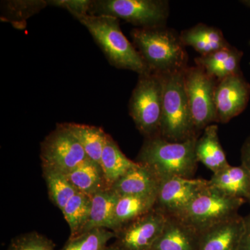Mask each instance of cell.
I'll return each mask as SVG.
<instances>
[{
  "label": "cell",
  "mask_w": 250,
  "mask_h": 250,
  "mask_svg": "<svg viewBox=\"0 0 250 250\" xmlns=\"http://www.w3.org/2000/svg\"><path fill=\"white\" fill-rule=\"evenodd\" d=\"M244 231V218L239 214L200 233L198 250H238Z\"/></svg>",
  "instance_id": "obj_14"
},
{
  "label": "cell",
  "mask_w": 250,
  "mask_h": 250,
  "mask_svg": "<svg viewBox=\"0 0 250 250\" xmlns=\"http://www.w3.org/2000/svg\"><path fill=\"white\" fill-rule=\"evenodd\" d=\"M180 37L186 47H192L200 56L208 55L230 45L220 29L202 23L182 31Z\"/></svg>",
  "instance_id": "obj_19"
},
{
  "label": "cell",
  "mask_w": 250,
  "mask_h": 250,
  "mask_svg": "<svg viewBox=\"0 0 250 250\" xmlns=\"http://www.w3.org/2000/svg\"><path fill=\"white\" fill-rule=\"evenodd\" d=\"M241 2L250 9V0H245V1H241Z\"/></svg>",
  "instance_id": "obj_33"
},
{
  "label": "cell",
  "mask_w": 250,
  "mask_h": 250,
  "mask_svg": "<svg viewBox=\"0 0 250 250\" xmlns=\"http://www.w3.org/2000/svg\"><path fill=\"white\" fill-rule=\"evenodd\" d=\"M104 250H121L119 248H118V246H116V245L114 244V243H113V244L110 245V246H108L107 248H106Z\"/></svg>",
  "instance_id": "obj_32"
},
{
  "label": "cell",
  "mask_w": 250,
  "mask_h": 250,
  "mask_svg": "<svg viewBox=\"0 0 250 250\" xmlns=\"http://www.w3.org/2000/svg\"><path fill=\"white\" fill-rule=\"evenodd\" d=\"M218 82L198 65L188 66L184 72L186 93L199 136L207 126L216 123L215 93Z\"/></svg>",
  "instance_id": "obj_8"
},
{
  "label": "cell",
  "mask_w": 250,
  "mask_h": 250,
  "mask_svg": "<svg viewBox=\"0 0 250 250\" xmlns=\"http://www.w3.org/2000/svg\"><path fill=\"white\" fill-rule=\"evenodd\" d=\"M74 17L88 29L112 65L139 75L150 72L137 49L123 34L119 20L89 14Z\"/></svg>",
  "instance_id": "obj_3"
},
{
  "label": "cell",
  "mask_w": 250,
  "mask_h": 250,
  "mask_svg": "<svg viewBox=\"0 0 250 250\" xmlns=\"http://www.w3.org/2000/svg\"><path fill=\"white\" fill-rule=\"evenodd\" d=\"M52 240L41 233L32 231L13 238L6 250H54Z\"/></svg>",
  "instance_id": "obj_28"
},
{
  "label": "cell",
  "mask_w": 250,
  "mask_h": 250,
  "mask_svg": "<svg viewBox=\"0 0 250 250\" xmlns=\"http://www.w3.org/2000/svg\"><path fill=\"white\" fill-rule=\"evenodd\" d=\"M197 139L183 142H170L161 136L146 139L137 162L149 167L161 182L174 177L191 179L198 167L195 154Z\"/></svg>",
  "instance_id": "obj_2"
},
{
  "label": "cell",
  "mask_w": 250,
  "mask_h": 250,
  "mask_svg": "<svg viewBox=\"0 0 250 250\" xmlns=\"http://www.w3.org/2000/svg\"><path fill=\"white\" fill-rule=\"evenodd\" d=\"M88 14L111 16L137 28L165 27L169 3L164 0H91Z\"/></svg>",
  "instance_id": "obj_6"
},
{
  "label": "cell",
  "mask_w": 250,
  "mask_h": 250,
  "mask_svg": "<svg viewBox=\"0 0 250 250\" xmlns=\"http://www.w3.org/2000/svg\"><path fill=\"white\" fill-rule=\"evenodd\" d=\"M89 158L73 135L62 125H57L41 143L42 170L68 174Z\"/></svg>",
  "instance_id": "obj_9"
},
{
  "label": "cell",
  "mask_w": 250,
  "mask_h": 250,
  "mask_svg": "<svg viewBox=\"0 0 250 250\" xmlns=\"http://www.w3.org/2000/svg\"><path fill=\"white\" fill-rule=\"evenodd\" d=\"M62 125L78 141L87 156L100 165L108 134L101 127L92 125L77 123H62Z\"/></svg>",
  "instance_id": "obj_24"
},
{
  "label": "cell",
  "mask_w": 250,
  "mask_h": 250,
  "mask_svg": "<svg viewBox=\"0 0 250 250\" xmlns=\"http://www.w3.org/2000/svg\"><path fill=\"white\" fill-rule=\"evenodd\" d=\"M162 109V76L152 72L139 75L129 110L136 128L146 139L160 135Z\"/></svg>",
  "instance_id": "obj_5"
},
{
  "label": "cell",
  "mask_w": 250,
  "mask_h": 250,
  "mask_svg": "<svg viewBox=\"0 0 250 250\" xmlns=\"http://www.w3.org/2000/svg\"><path fill=\"white\" fill-rule=\"evenodd\" d=\"M246 203L242 199L228 196L208 185L192 200L180 218L201 233L238 215L240 208Z\"/></svg>",
  "instance_id": "obj_7"
},
{
  "label": "cell",
  "mask_w": 250,
  "mask_h": 250,
  "mask_svg": "<svg viewBox=\"0 0 250 250\" xmlns=\"http://www.w3.org/2000/svg\"><path fill=\"white\" fill-rule=\"evenodd\" d=\"M47 2V5L67 10L72 16H75L88 14L91 0H52Z\"/></svg>",
  "instance_id": "obj_29"
},
{
  "label": "cell",
  "mask_w": 250,
  "mask_h": 250,
  "mask_svg": "<svg viewBox=\"0 0 250 250\" xmlns=\"http://www.w3.org/2000/svg\"><path fill=\"white\" fill-rule=\"evenodd\" d=\"M133 45L148 70L159 75L182 71L188 67V55L180 35L166 27L135 28Z\"/></svg>",
  "instance_id": "obj_1"
},
{
  "label": "cell",
  "mask_w": 250,
  "mask_h": 250,
  "mask_svg": "<svg viewBox=\"0 0 250 250\" xmlns=\"http://www.w3.org/2000/svg\"><path fill=\"white\" fill-rule=\"evenodd\" d=\"M161 183V179L149 167L139 163L110 188L118 196L156 195Z\"/></svg>",
  "instance_id": "obj_15"
},
{
  "label": "cell",
  "mask_w": 250,
  "mask_h": 250,
  "mask_svg": "<svg viewBox=\"0 0 250 250\" xmlns=\"http://www.w3.org/2000/svg\"><path fill=\"white\" fill-rule=\"evenodd\" d=\"M243 52L231 45L208 55L195 59V65L201 67L210 76L220 80L241 73L240 64Z\"/></svg>",
  "instance_id": "obj_16"
},
{
  "label": "cell",
  "mask_w": 250,
  "mask_h": 250,
  "mask_svg": "<svg viewBox=\"0 0 250 250\" xmlns=\"http://www.w3.org/2000/svg\"><path fill=\"white\" fill-rule=\"evenodd\" d=\"M200 232L180 217L167 216L150 250H198Z\"/></svg>",
  "instance_id": "obj_13"
},
{
  "label": "cell",
  "mask_w": 250,
  "mask_h": 250,
  "mask_svg": "<svg viewBox=\"0 0 250 250\" xmlns=\"http://www.w3.org/2000/svg\"><path fill=\"white\" fill-rule=\"evenodd\" d=\"M209 186L228 196L242 199L250 205V177L241 165H229L213 174Z\"/></svg>",
  "instance_id": "obj_17"
},
{
  "label": "cell",
  "mask_w": 250,
  "mask_h": 250,
  "mask_svg": "<svg viewBox=\"0 0 250 250\" xmlns=\"http://www.w3.org/2000/svg\"><path fill=\"white\" fill-rule=\"evenodd\" d=\"M195 154L198 163H202L213 173L230 165L220 142L216 125H208L203 130L196 141Z\"/></svg>",
  "instance_id": "obj_18"
},
{
  "label": "cell",
  "mask_w": 250,
  "mask_h": 250,
  "mask_svg": "<svg viewBox=\"0 0 250 250\" xmlns=\"http://www.w3.org/2000/svg\"><path fill=\"white\" fill-rule=\"evenodd\" d=\"M42 174L49 199L62 211L67 202L79 192L70 183L66 174L49 170H42Z\"/></svg>",
  "instance_id": "obj_26"
},
{
  "label": "cell",
  "mask_w": 250,
  "mask_h": 250,
  "mask_svg": "<svg viewBox=\"0 0 250 250\" xmlns=\"http://www.w3.org/2000/svg\"><path fill=\"white\" fill-rule=\"evenodd\" d=\"M250 98V84L242 72L220 80L215 93L216 123H228L241 114Z\"/></svg>",
  "instance_id": "obj_12"
},
{
  "label": "cell",
  "mask_w": 250,
  "mask_h": 250,
  "mask_svg": "<svg viewBox=\"0 0 250 250\" xmlns=\"http://www.w3.org/2000/svg\"><path fill=\"white\" fill-rule=\"evenodd\" d=\"M138 165L139 163L130 160L125 155L116 141L108 135L100 164L108 187L111 188L118 179Z\"/></svg>",
  "instance_id": "obj_23"
},
{
  "label": "cell",
  "mask_w": 250,
  "mask_h": 250,
  "mask_svg": "<svg viewBox=\"0 0 250 250\" xmlns=\"http://www.w3.org/2000/svg\"><path fill=\"white\" fill-rule=\"evenodd\" d=\"M244 218V231L238 250H250V212Z\"/></svg>",
  "instance_id": "obj_31"
},
{
  "label": "cell",
  "mask_w": 250,
  "mask_h": 250,
  "mask_svg": "<svg viewBox=\"0 0 250 250\" xmlns=\"http://www.w3.org/2000/svg\"><path fill=\"white\" fill-rule=\"evenodd\" d=\"M77 191L91 197L96 192L108 188L101 166L87 159L66 174Z\"/></svg>",
  "instance_id": "obj_22"
},
{
  "label": "cell",
  "mask_w": 250,
  "mask_h": 250,
  "mask_svg": "<svg viewBox=\"0 0 250 250\" xmlns=\"http://www.w3.org/2000/svg\"><path fill=\"white\" fill-rule=\"evenodd\" d=\"M116 233L104 228H97L75 238H69L62 250H104Z\"/></svg>",
  "instance_id": "obj_27"
},
{
  "label": "cell",
  "mask_w": 250,
  "mask_h": 250,
  "mask_svg": "<svg viewBox=\"0 0 250 250\" xmlns=\"http://www.w3.org/2000/svg\"><path fill=\"white\" fill-rule=\"evenodd\" d=\"M167 215L154 207L149 213L125 225L116 233L114 244L121 250H150L160 236Z\"/></svg>",
  "instance_id": "obj_11"
},
{
  "label": "cell",
  "mask_w": 250,
  "mask_h": 250,
  "mask_svg": "<svg viewBox=\"0 0 250 250\" xmlns=\"http://www.w3.org/2000/svg\"><path fill=\"white\" fill-rule=\"evenodd\" d=\"M91 209V197L77 192L62 210L70 229V238L80 236L88 223Z\"/></svg>",
  "instance_id": "obj_25"
},
{
  "label": "cell",
  "mask_w": 250,
  "mask_h": 250,
  "mask_svg": "<svg viewBox=\"0 0 250 250\" xmlns=\"http://www.w3.org/2000/svg\"><path fill=\"white\" fill-rule=\"evenodd\" d=\"M209 185L204 179L174 177L161 182L155 208L167 216L182 217L192 200Z\"/></svg>",
  "instance_id": "obj_10"
},
{
  "label": "cell",
  "mask_w": 250,
  "mask_h": 250,
  "mask_svg": "<svg viewBox=\"0 0 250 250\" xmlns=\"http://www.w3.org/2000/svg\"><path fill=\"white\" fill-rule=\"evenodd\" d=\"M118 197L110 188L93 195L89 219L81 234L97 228L107 229L113 231L115 208Z\"/></svg>",
  "instance_id": "obj_20"
},
{
  "label": "cell",
  "mask_w": 250,
  "mask_h": 250,
  "mask_svg": "<svg viewBox=\"0 0 250 250\" xmlns=\"http://www.w3.org/2000/svg\"><path fill=\"white\" fill-rule=\"evenodd\" d=\"M156 195L119 196L114 213V230L120 229L149 213L155 207Z\"/></svg>",
  "instance_id": "obj_21"
},
{
  "label": "cell",
  "mask_w": 250,
  "mask_h": 250,
  "mask_svg": "<svg viewBox=\"0 0 250 250\" xmlns=\"http://www.w3.org/2000/svg\"><path fill=\"white\" fill-rule=\"evenodd\" d=\"M184 72L161 75L163 80V109L160 135L170 142L197 139L185 85Z\"/></svg>",
  "instance_id": "obj_4"
},
{
  "label": "cell",
  "mask_w": 250,
  "mask_h": 250,
  "mask_svg": "<svg viewBox=\"0 0 250 250\" xmlns=\"http://www.w3.org/2000/svg\"><path fill=\"white\" fill-rule=\"evenodd\" d=\"M241 159V166L246 169L250 177V134L242 146Z\"/></svg>",
  "instance_id": "obj_30"
}]
</instances>
